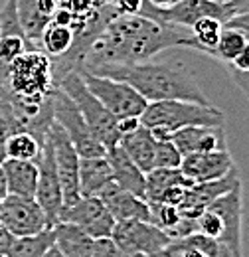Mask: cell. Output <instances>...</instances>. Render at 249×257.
<instances>
[{
    "instance_id": "cell-8",
    "label": "cell",
    "mask_w": 249,
    "mask_h": 257,
    "mask_svg": "<svg viewBox=\"0 0 249 257\" xmlns=\"http://www.w3.org/2000/svg\"><path fill=\"white\" fill-rule=\"evenodd\" d=\"M113 241L121 255H160L170 243V237L149 220H121L115 222Z\"/></svg>"
},
{
    "instance_id": "cell-30",
    "label": "cell",
    "mask_w": 249,
    "mask_h": 257,
    "mask_svg": "<svg viewBox=\"0 0 249 257\" xmlns=\"http://www.w3.org/2000/svg\"><path fill=\"white\" fill-rule=\"evenodd\" d=\"M245 44H247V40H245L243 34L239 32V30H235V28H229V26L223 24V30H221L218 42H216V46H214L212 58H214V60H219L221 64H231L233 58L241 52V48H243Z\"/></svg>"
},
{
    "instance_id": "cell-16",
    "label": "cell",
    "mask_w": 249,
    "mask_h": 257,
    "mask_svg": "<svg viewBox=\"0 0 249 257\" xmlns=\"http://www.w3.org/2000/svg\"><path fill=\"white\" fill-rule=\"evenodd\" d=\"M235 168V162L229 151H212V153H192L182 157L180 170L192 182L216 180L229 174Z\"/></svg>"
},
{
    "instance_id": "cell-40",
    "label": "cell",
    "mask_w": 249,
    "mask_h": 257,
    "mask_svg": "<svg viewBox=\"0 0 249 257\" xmlns=\"http://www.w3.org/2000/svg\"><path fill=\"white\" fill-rule=\"evenodd\" d=\"M8 135H10V125H8V121L0 109V162L4 161V143H6Z\"/></svg>"
},
{
    "instance_id": "cell-28",
    "label": "cell",
    "mask_w": 249,
    "mask_h": 257,
    "mask_svg": "<svg viewBox=\"0 0 249 257\" xmlns=\"http://www.w3.org/2000/svg\"><path fill=\"white\" fill-rule=\"evenodd\" d=\"M42 143L30 131H12L4 143V159L36 161L40 157Z\"/></svg>"
},
{
    "instance_id": "cell-29",
    "label": "cell",
    "mask_w": 249,
    "mask_h": 257,
    "mask_svg": "<svg viewBox=\"0 0 249 257\" xmlns=\"http://www.w3.org/2000/svg\"><path fill=\"white\" fill-rule=\"evenodd\" d=\"M192 38H194V52L210 56L214 54V46L218 42L219 34L223 30V22L214 16H202L192 24Z\"/></svg>"
},
{
    "instance_id": "cell-2",
    "label": "cell",
    "mask_w": 249,
    "mask_h": 257,
    "mask_svg": "<svg viewBox=\"0 0 249 257\" xmlns=\"http://www.w3.org/2000/svg\"><path fill=\"white\" fill-rule=\"evenodd\" d=\"M93 73L127 81L149 103L164 101V99H186V101H198V103H210L204 91L200 89V83L196 81L192 71L184 65L153 64L149 60V62L127 65H101L93 69Z\"/></svg>"
},
{
    "instance_id": "cell-18",
    "label": "cell",
    "mask_w": 249,
    "mask_h": 257,
    "mask_svg": "<svg viewBox=\"0 0 249 257\" xmlns=\"http://www.w3.org/2000/svg\"><path fill=\"white\" fill-rule=\"evenodd\" d=\"M160 255L168 257H231V251L218 239L200 231H192L184 237L170 239Z\"/></svg>"
},
{
    "instance_id": "cell-13",
    "label": "cell",
    "mask_w": 249,
    "mask_h": 257,
    "mask_svg": "<svg viewBox=\"0 0 249 257\" xmlns=\"http://www.w3.org/2000/svg\"><path fill=\"white\" fill-rule=\"evenodd\" d=\"M58 222H71L79 225L91 237L111 235L115 227V218L105 208L99 196H79L71 206L63 208Z\"/></svg>"
},
{
    "instance_id": "cell-31",
    "label": "cell",
    "mask_w": 249,
    "mask_h": 257,
    "mask_svg": "<svg viewBox=\"0 0 249 257\" xmlns=\"http://www.w3.org/2000/svg\"><path fill=\"white\" fill-rule=\"evenodd\" d=\"M149 210H151V222L158 225L160 229L168 231L182 220V214L178 210V206L174 204H164V202H149Z\"/></svg>"
},
{
    "instance_id": "cell-23",
    "label": "cell",
    "mask_w": 249,
    "mask_h": 257,
    "mask_svg": "<svg viewBox=\"0 0 249 257\" xmlns=\"http://www.w3.org/2000/svg\"><path fill=\"white\" fill-rule=\"evenodd\" d=\"M4 178H6V190L8 194L18 196H34L38 184V164L36 161H16V159H4L0 162Z\"/></svg>"
},
{
    "instance_id": "cell-9",
    "label": "cell",
    "mask_w": 249,
    "mask_h": 257,
    "mask_svg": "<svg viewBox=\"0 0 249 257\" xmlns=\"http://www.w3.org/2000/svg\"><path fill=\"white\" fill-rule=\"evenodd\" d=\"M139 14L149 16L156 22L174 24V26H180V28H192V24L202 16L219 18L223 24L229 18L225 4H219L214 0H180V2H176L172 6H166V8L155 6V4L145 0Z\"/></svg>"
},
{
    "instance_id": "cell-12",
    "label": "cell",
    "mask_w": 249,
    "mask_h": 257,
    "mask_svg": "<svg viewBox=\"0 0 249 257\" xmlns=\"http://www.w3.org/2000/svg\"><path fill=\"white\" fill-rule=\"evenodd\" d=\"M36 164H38V184H36L34 198L42 206V210L46 212L48 222L54 225L60 220V214H62L63 196L60 178L56 172L52 141H50L48 133H46V139L42 143V151H40V157L36 159Z\"/></svg>"
},
{
    "instance_id": "cell-26",
    "label": "cell",
    "mask_w": 249,
    "mask_h": 257,
    "mask_svg": "<svg viewBox=\"0 0 249 257\" xmlns=\"http://www.w3.org/2000/svg\"><path fill=\"white\" fill-rule=\"evenodd\" d=\"M56 243V235H54V225L36 231L30 235H20L12 239L10 245V257H46L48 249Z\"/></svg>"
},
{
    "instance_id": "cell-6",
    "label": "cell",
    "mask_w": 249,
    "mask_h": 257,
    "mask_svg": "<svg viewBox=\"0 0 249 257\" xmlns=\"http://www.w3.org/2000/svg\"><path fill=\"white\" fill-rule=\"evenodd\" d=\"M52 111H54V121L65 131L79 157H101L107 153V149L91 133L73 99L58 85L52 93Z\"/></svg>"
},
{
    "instance_id": "cell-43",
    "label": "cell",
    "mask_w": 249,
    "mask_h": 257,
    "mask_svg": "<svg viewBox=\"0 0 249 257\" xmlns=\"http://www.w3.org/2000/svg\"><path fill=\"white\" fill-rule=\"evenodd\" d=\"M214 2H219V4H227L229 0H214Z\"/></svg>"
},
{
    "instance_id": "cell-10",
    "label": "cell",
    "mask_w": 249,
    "mask_h": 257,
    "mask_svg": "<svg viewBox=\"0 0 249 257\" xmlns=\"http://www.w3.org/2000/svg\"><path fill=\"white\" fill-rule=\"evenodd\" d=\"M48 137L52 141L56 172H58L60 186H62L63 208H67V206H71L81 196L79 194V159L81 157L77 155V151L71 145V141L65 135V131L56 121L50 123Z\"/></svg>"
},
{
    "instance_id": "cell-25",
    "label": "cell",
    "mask_w": 249,
    "mask_h": 257,
    "mask_svg": "<svg viewBox=\"0 0 249 257\" xmlns=\"http://www.w3.org/2000/svg\"><path fill=\"white\" fill-rule=\"evenodd\" d=\"M75 44V32L71 30L69 24L52 20L44 32L38 38V50H42L50 60H60L63 58Z\"/></svg>"
},
{
    "instance_id": "cell-32",
    "label": "cell",
    "mask_w": 249,
    "mask_h": 257,
    "mask_svg": "<svg viewBox=\"0 0 249 257\" xmlns=\"http://www.w3.org/2000/svg\"><path fill=\"white\" fill-rule=\"evenodd\" d=\"M180 162H182V155L170 139L156 141L155 168H180Z\"/></svg>"
},
{
    "instance_id": "cell-39",
    "label": "cell",
    "mask_w": 249,
    "mask_h": 257,
    "mask_svg": "<svg viewBox=\"0 0 249 257\" xmlns=\"http://www.w3.org/2000/svg\"><path fill=\"white\" fill-rule=\"evenodd\" d=\"M225 8H227V14H229V18H231V16H235V14H241V12L249 10V0H229V2L225 4ZM229 18H227V20H229Z\"/></svg>"
},
{
    "instance_id": "cell-42",
    "label": "cell",
    "mask_w": 249,
    "mask_h": 257,
    "mask_svg": "<svg viewBox=\"0 0 249 257\" xmlns=\"http://www.w3.org/2000/svg\"><path fill=\"white\" fill-rule=\"evenodd\" d=\"M6 194H8V190H6V178H4V172H2V166H0V200Z\"/></svg>"
},
{
    "instance_id": "cell-15",
    "label": "cell",
    "mask_w": 249,
    "mask_h": 257,
    "mask_svg": "<svg viewBox=\"0 0 249 257\" xmlns=\"http://www.w3.org/2000/svg\"><path fill=\"white\" fill-rule=\"evenodd\" d=\"M170 141L182 157L192 153L227 151V137L223 125H190L172 133Z\"/></svg>"
},
{
    "instance_id": "cell-5",
    "label": "cell",
    "mask_w": 249,
    "mask_h": 257,
    "mask_svg": "<svg viewBox=\"0 0 249 257\" xmlns=\"http://www.w3.org/2000/svg\"><path fill=\"white\" fill-rule=\"evenodd\" d=\"M58 87H62L67 95L73 99L77 109L81 111L83 119L91 128L99 143L109 149L119 143V127H117V117L97 99V97L87 89L81 73L77 69H71L58 81Z\"/></svg>"
},
{
    "instance_id": "cell-38",
    "label": "cell",
    "mask_w": 249,
    "mask_h": 257,
    "mask_svg": "<svg viewBox=\"0 0 249 257\" xmlns=\"http://www.w3.org/2000/svg\"><path fill=\"white\" fill-rule=\"evenodd\" d=\"M12 239H14V235H12L4 225L0 224V257L8 255L10 245H12Z\"/></svg>"
},
{
    "instance_id": "cell-7",
    "label": "cell",
    "mask_w": 249,
    "mask_h": 257,
    "mask_svg": "<svg viewBox=\"0 0 249 257\" xmlns=\"http://www.w3.org/2000/svg\"><path fill=\"white\" fill-rule=\"evenodd\" d=\"M79 73L87 89L117 117V121L125 117H141V113L145 111L149 101L127 81L99 75L93 71H79Z\"/></svg>"
},
{
    "instance_id": "cell-24",
    "label": "cell",
    "mask_w": 249,
    "mask_h": 257,
    "mask_svg": "<svg viewBox=\"0 0 249 257\" xmlns=\"http://www.w3.org/2000/svg\"><path fill=\"white\" fill-rule=\"evenodd\" d=\"M113 180V170L105 155L79 159V194L97 196L105 184Z\"/></svg>"
},
{
    "instance_id": "cell-36",
    "label": "cell",
    "mask_w": 249,
    "mask_h": 257,
    "mask_svg": "<svg viewBox=\"0 0 249 257\" xmlns=\"http://www.w3.org/2000/svg\"><path fill=\"white\" fill-rule=\"evenodd\" d=\"M119 14H139L145 0H109Z\"/></svg>"
},
{
    "instance_id": "cell-21",
    "label": "cell",
    "mask_w": 249,
    "mask_h": 257,
    "mask_svg": "<svg viewBox=\"0 0 249 257\" xmlns=\"http://www.w3.org/2000/svg\"><path fill=\"white\" fill-rule=\"evenodd\" d=\"M119 145L125 149V153L131 157V161L135 162L145 174L155 168L156 139L153 137L151 128L145 127L143 123L137 128L121 135L119 137Z\"/></svg>"
},
{
    "instance_id": "cell-4",
    "label": "cell",
    "mask_w": 249,
    "mask_h": 257,
    "mask_svg": "<svg viewBox=\"0 0 249 257\" xmlns=\"http://www.w3.org/2000/svg\"><path fill=\"white\" fill-rule=\"evenodd\" d=\"M141 123L149 128L164 131L172 137L174 131L190 125H223L225 115L212 103L186 99H164L147 103L141 113Z\"/></svg>"
},
{
    "instance_id": "cell-27",
    "label": "cell",
    "mask_w": 249,
    "mask_h": 257,
    "mask_svg": "<svg viewBox=\"0 0 249 257\" xmlns=\"http://www.w3.org/2000/svg\"><path fill=\"white\" fill-rule=\"evenodd\" d=\"M192 180L182 174L180 168H153L147 172L145 180V200L158 202L162 194L174 184H190Z\"/></svg>"
},
{
    "instance_id": "cell-20",
    "label": "cell",
    "mask_w": 249,
    "mask_h": 257,
    "mask_svg": "<svg viewBox=\"0 0 249 257\" xmlns=\"http://www.w3.org/2000/svg\"><path fill=\"white\" fill-rule=\"evenodd\" d=\"M105 157H107V161L111 164L113 180L121 188H125V190L145 198V180H147V174L131 161V157L125 153L123 147L119 143L113 145V147H109L107 153H105Z\"/></svg>"
},
{
    "instance_id": "cell-3",
    "label": "cell",
    "mask_w": 249,
    "mask_h": 257,
    "mask_svg": "<svg viewBox=\"0 0 249 257\" xmlns=\"http://www.w3.org/2000/svg\"><path fill=\"white\" fill-rule=\"evenodd\" d=\"M243 222V182L218 196L202 214L196 216V231L218 239L231 255H241Z\"/></svg>"
},
{
    "instance_id": "cell-35",
    "label": "cell",
    "mask_w": 249,
    "mask_h": 257,
    "mask_svg": "<svg viewBox=\"0 0 249 257\" xmlns=\"http://www.w3.org/2000/svg\"><path fill=\"white\" fill-rule=\"evenodd\" d=\"M225 26L239 30V32L245 36V40L249 42V10L241 12V14H235V16H231L229 20H225Z\"/></svg>"
},
{
    "instance_id": "cell-19",
    "label": "cell",
    "mask_w": 249,
    "mask_h": 257,
    "mask_svg": "<svg viewBox=\"0 0 249 257\" xmlns=\"http://www.w3.org/2000/svg\"><path fill=\"white\" fill-rule=\"evenodd\" d=\"M14 2H16V12L20 18V24L36 46L40 34L52 22L62 0H14Z\"/></svg>"
},
{
    "instance_id": "cell-22",
    "label": "cell",
    "mask_w": 249,
    "mask_h": 257,
    "mask_svg": "<svg viewBox=\"0 0 249 257\" xmlns=\"http://www.w3.org/2000/svg\"><path fill=\"white\" fill-rule=\"evenodd\" d=\"M56 247L62 257H91L93 255V239L85 229L71 222H56L54 224Z\"/></svg>"
},
{
    "instance_id": "cell-14",
    "label": "cell",
    "mask_w": 249,
    "mask_h": 257,
    "mask_svg": "<svg viewBox=\"0 0 249 257\" xmlns=\"http://www.w3.org/2000/svg\"><path fill=\"white\" fill-rule=\"evenodd\" d=\"M241 182L239 178V170L233 168L229 174L216 178V180H206V182H192L184 192V198L178 204V210L182 216L188 218H196L198 214H202L218 196L229 192L233 186H237Z\"/></svg>"
},
{
    "instance_id": "cell-34",
    "label": "cell",
    "mask_w": 249,
    "mask_h": 257,
    "mask_svg": "<svg viewBox=\"0 0 249 257\" xmlns=\"http://www.w3.org/2000/svg\"><path fill=\"white\" fill-rule=\"evenodd\" d=\"M225 67H227V75H229L231 83L237 89H241V93L249 99V71H239V69L231 67L229 64H225Z\"/></svg>"
},
{
    "instance_id": "cell-17",
    "label": "cell",
    "mask_w": 249,
    "mask_h": 257,
    "mask_svg": "<svg viewBox=\"0 0 249 257\" xmlns=\"http://www.w3.org/2000/svg\"><path fill=\"white\" fill-rule=\"evenodd\" d=\"M97 196L101 198L105 208L111 212L115 222H121V220H149L151 222L149 202L137 194L121 188L115 180L105 184Z\"/></svg>"
},
{
    "instance_id": "cell-41",
    "label": "cell",
    "mask_w": 249,
    "mask_h": 257,
    "mask_svg": "<svg viewBox=\"0 0 249 257\" xmlns=\"http://www.w3.org/2000/svg\"><path fill=\"white\" fill-rule=\"evenodd\" d=\"M147 2H151L155 6H160V8H166V6H172V4H176L180 0H147Z\"/></svg>"
},
{
    "instance_id": "cell-1",
    "label": "cell",
    "mask_w": 249,
    "mask_h": 257,
    "mask_svg": "<svg viewBox=\"0 0 249 257\" xmlns=\"http://www.w3.org/2000/svg\"><path fill=\"white\" fill-rule=\"evenodd\" d=\"M186 28L156 22L143 14L115 16L91 40L77 71H93L101 65H127L149 62L162 50L194 48L192 32Z\"/></svg>"
},
{
    "instance_id": "cell-37",
    "label": "cell",
    "mask_w": 249,
    "mask_h": 257,
    "mask_svg": "<svg viewBox=\"0 0 249 257\" xmlns=\"http://www.w3.org/2000/svg\"><path fill=\"white\" fill-rule=\"evenodd\" d=\"M229 65L235 67V69H239V71H249V42L241 48V52L233 58V62Z\"/></svg>"
},
{
    "instance_id": "cell-11",
    "label": "cell",
    "mask_w": 249,
    "mask_h": 257,
    "mask_svg": "<svg viewBox=\"0 0 249 257\" xmlns=\"http://www.w3.org/2000/svg\"><path fill=\"white\" fill-rule=\"evenodd\" d=\"M0 224L14 237L30 235L52 225L34 196L18 194H6L0 200Z\"/></svg>"
},
{
    "instance_id": "cell-33",
    "label": "cell",
    "mask_w": 249,
    "mask_h": 257,
    "mask_svg": "<svg viewBox=\"0 0 249 257\" xmlns=\"http://www.w3.org/2000/svg\"><path fill=\"white\" fill-rule=\"evenodd\" d=\"M111 255H121L117 243L113 241L111 235L105 237H95L93 239V255L91 257H111Z\"/></svg>"
}]
</instances>
